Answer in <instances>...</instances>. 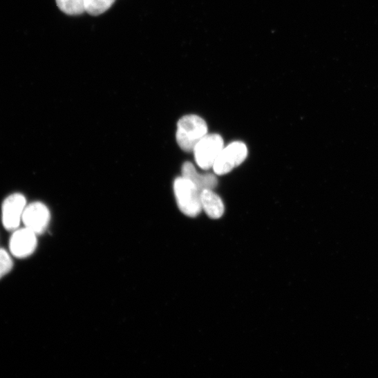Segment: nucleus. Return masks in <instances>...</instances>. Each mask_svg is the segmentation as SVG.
Listing matches in <instances>:
<instances>
[{"label":"nucleus","mask_w":378,"mask_h":378,"mask_svg":"<svg viewBox=\"0 0 378 378\" xmlns=\"http://www.w3.org/2000/svg\"><path fill=\"white\" fill-rule=\"evenodd\" d=\"M50 220V211L44 204L35 202L27 205L22 219L25 227L39 235L46 231Z\"/></svg>","instance_id":"nucleus-6"},{"label":"nucleus","mask_w":378,"mask_h":378,"mask_svg":"<svg viewBox=\"0 0 378 378\" xmlns=\"http://www.w3.org/2000/svg\"><path fill=\"white\" fill-rule=\"evenodd\" d=\"M27 206L25 196L15 193L8 197L3 205V224L10 231L19 229Z\"/></svg>","instance_id":"nucleus-5"},{"label":"nucleus","mask_w":378,"mask_h":378,"mask_svg":"<svg viewBox=\"0 0 378 378\" xmlns=\"http://www.w3.org/2000/svg\"><path fill=\"white\" fill-rule=\"evenodd\" d=\"M37 236L26 227L15 231L10 242L12 254L19 258H25L32 255L37 246Z\"/></svg>","instance_id":"nucleus-7"},{"label":"nucleus","mask_w":378,"mask_h":378,"mask_svg":"<svg viewBox=\"0 0 378 378\" xmlns=\"http://www.w3.org/2000/svg\"><path fill=\"white\" fill-rule=\"evenodd\" d=\"M207 134V124L198 116L187 115L178 122L177 142L180 148L186 152H193L197 144Z\"/></svg>","instance_id":"nucleus-1"},{"label":"nucleus","mask_w":378,"mask_h":378,"mask_svg":"<svg viewBox=\"0 0 378 378\" xmlns=\"http://www.w3.org/2000/svg\"><path fill=\"white\" fill-rule=\"evenodd\" d=\"M173 189L180 211L188 217H197L202 210L201 191L182 176L175 180Z\"/></svg>","instance_id":"nucleus-2"},{"label":"nucleus","mask_w":378,"mask_h":378,"mask_svg":"<svg viewBox=\"0 0 378 378\" xmlns=\"http://www.w3.org/2000/svg\"><path fill=\"white\" fill-rule=\"evenodd\" d=\"M202 209L208 217L218 220L223 217L225 212V205L222 198L212 190H204L201 192Z\"/></svg>","instance_id":"nucleus-9"},{"label":"nucleus","mask_w":378,"mask_h":378,"mask_svg":"<svg viewBox=\"0 0 378 378\" xmlns=\"http://www.w3.org/2000/svg\"><path fill=\"white\" fill-rule=\"evenodd\" d=\"M182 177L190 180L202 192L204 190H213L218 186V180L212 174H198L190 162H186L182 167Z\"/></svg>","instance_id":"nucleus-8"},{"label":"nucleus","mask_w":378,"mask_h":378,"mask_svg":"<svg viewBox=\"0 0 378 378\" xmlns=\"http://www.w3.org/2000/svg\"><path fill=\"white\" fill-rule=\"evenodd\" d=\"M223 149L224 140L221 135L207 134L193 150L196 164L202 170L213 168Z\"/></svg>","instance_id":"nucleus-3"},{"label":"nucleus","mask_w":378,"mask_h":378,"mask_svg":"<svg viewBox=\"0 0 378 378\" xmlns=\"http://www.w3.org/2000/svg\"><path fill=\"white\" fill-rule=\"evenodd\" d=\"M247 156V148L242 142H234L224 148L213 166L216 175L224 176L242 164Z\"/></svg>","instance_id":"nucleus-4"},{"label":"nucleus","mask_w":378,"mask_h":378,"mask_svg":"<svg viewBox=\"0 0 378 378\" xmlns=\"http://www.w3.org/2000/svg\"><path fill=\"white\" fill-rule=\"evenodd\" d=\"M59 8L65 14L77 16L86 12L84 0H56Z\"/></svg>","instance_id":"nucleus-10"},{"label":"nucleus","mask_w":378,"mask_h":378,"mask_svg":"<svg viewBox=\"0 0 378 378\" xmlns=\"http://www.w3.org/2000/svg\"><path fill=\"white\" fill-rule=\"evenodd\" d=\"M115 0H84L86 12L92 16L100 15L109 10Z\"/></svg>","instance_id":"nucleus-11"},{"label":"nucleus","mask_w":378,"mask_h":378,"mask_svg":"<svg viewBox=\"0 0 378 378\" xmlns=\"http://www.w3.org/2000/svg\"><path fill=\"white\" fill-rule=\"evenodd\" d=\"M13 267V261L10 254L0 248V279L8 275Z\"/></svg>","instance_id":"nucleus-12"}]
</instances>
